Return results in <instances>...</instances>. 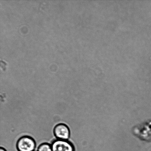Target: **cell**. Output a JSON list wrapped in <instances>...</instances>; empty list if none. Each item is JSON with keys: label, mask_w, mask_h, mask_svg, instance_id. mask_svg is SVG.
Returning a JSON list of instances; mask_svg holds the SVG:
<instances>
[{"label": "cell", "mask_w": 151, "mask_h": 151, "mask_svg": "<svg viewBox=\"0 0 151 151\" xmlns=\"http://www.w3.org/2000/svg\"><path fill=\"white\" fill-rule=\"evenodd\" d=\"M0 151H7V150L4 148L1 147L0 149Z\"/></svg>", "instance_id": "cell-6"}, {"label": "cell", "mask_w": 151, "mask_h": 151, "mask_svg": "<svg viewBox=\"0 0 151 151\" xmlns=\"http://www.w3.org/2000/svg\"><path fill=\"white\" fill-rule=\"evenodd\" d=\"M37 151H52L51 145L43 143L38 146Z\"/></svg>", "instance_id": "cell-5"}, {"label": "cell", "mask_w": 151, "mask_h": 151, "mask_svg": "<svg viewBox=\"0 0 151 151\" xmlns=\"http://www.w3.org/2000/svg\"><path fill=\"white\" fill-rule=\"evenodd\" d=\"M134 135L142 141L151 142V120L138 124L133 127Z\"/></svg>", "instance_id": "cell-1"}, {"label": "cell", "mask_w": 151, "mask_h": 151, "mask_svg": "<svg viewBox=\"0 0 151 151\" xmlns=\"http://www.w3.org/2000/svg\"><path fill=\"white\" fill-rule=\"evenodd\" d=\"M52 151H75L74 146L68 140L57 139L51 144Z\"/></svg>", "instance_id": "cell-3"}, {"label": "cell", "mask_w": 151, "mask_h": 151, "mask_svg": "<svg viewBox=\"0 0 151 151\" xmlns=\"http://www.w3.org/2000/svg\"><path fill=\"white\" fill-rule=\"evenodd\" d=\"M54 134L58 139L68 140L70 136V129L66 124H58L54 127Z\"/></svg>", "instance_id": "cell-4"}, {"label": "cell", "mask_w": 151, "mask_h": 151, "mask_svg": "<svg viewBox=\"0 0 151 151\" xmlns=\"http://www.w3.org/2000/svg\"><path fill=\"white\" fill-rule=\"evenodd\" d=\"M36 146L35 140L27 136L20 137L16 144L18 151H35Z\"/></svg>", "instance_id": "cell-2"}]
</instances>
